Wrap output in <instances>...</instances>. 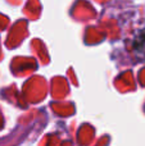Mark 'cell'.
<instances>
[{"label":"cell","instance_id":"6da1fadb","mask_svg":"<svg viewBox=\"0 0 145 146\" xmlns=\"http://www.w3.org/2000/svg\"><path fill=\"white\" fill-rule=\"evenodd\" d=\"M132 50L138 58L145 60V30L135 35L132 41Z\"/></svg>","mask_w":145,"mask_h":146}]
</instances>
